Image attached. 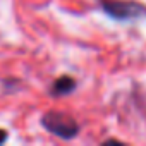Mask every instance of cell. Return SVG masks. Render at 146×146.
Listing matches in <instances>:
<instances>
[{
    "instance_id": "1",
    "label": "cell",
    "mask_w": 146,
    "mask_h": 146,
    "mask_svg": "<svg viewBox=\"0 0 146 146\" xmlns=\"http://www.w3.org/2000/svg\"><path fill=\"white\" fill-rule=\"evenodd\" d=\"M41 125L60 139H72L79 132V124L76 122L74 117H70L69 113H64V112H57V110H50L43 113Z\"/></svg>"
},
{
    "instance_id": "2",
    "label": "cell",
    "mask_w": 146,
    "mask_h": 146,
    "mask_svg": "<svg viewBox=\"0 0 146 146\" xmlns=\"http://www.w3.org/2000/svg\"><path fill=\"white\" fill-rule=\"evenodd\" d=\"M100 5L115 21H132L146 16V7L134 0H100Z\"/></svg>"
},
{
    "instance_id": "3",
    "label": "cell",
    "mask_w": 146,
    "mask_h": 146,
    "mask_svg": "<svg viewBox=\"0 0 146 146\" xmlns=\"http://www.w3.org/2000/svg\"><path fill=\"white\" fill-rule=\"evenodd\" d=\"M76 88V81L74 78H70V76H62L58 79L53 81L52 88H50V95L53 96H64V95H69L72 93Z\"/></svg>"
},
{
    "instance_id": "4",
    "label": "cell",
    "mask_w": 146,
    "mask_h": 146,
    "mask_svg": "<svg viewBox=\"0 0 146 146\" xmlns=\"http://www.w3.org/2000/svg\"><path fill=\"white\" fill-rule=\"evenodd\" d=\"M5 141H7V131L0 129V144H2V143H5Z\"/></svg>"
}]
</instances>
